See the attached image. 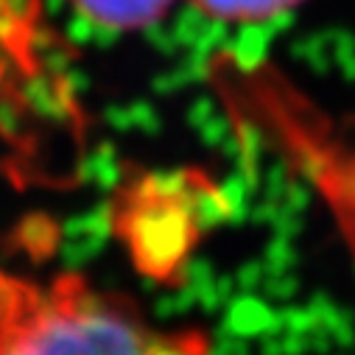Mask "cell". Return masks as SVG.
Wrapping results in <instances>:
<instances>
[{"instance_id":"1","label":"cell","mask_w":355,"mask_h":355,"mask_svg":"<svg viewBox=\"0 0 355 355\" xmlns=\"http://www.w3.org/2000/svg\"><path fill=\"white\" fill-rule=\"evenodd\" d=\"M196 330L151 324L121 294L81 275L34 280L0 269V352H196Z\"/></svg>"},{"instance_id":"2","label":"cell","mask_w":355,"mask_h":355,"mask_svg":"<svg viewBox=\"0 0 355 355\" xmlns=\"http://www.w3.org/2000/svg\"><path fill=\"white\" fill-rule=\"evenodd\" d=\"M76 15L110 31H137L168 15L173 0H70Z\"/></svg>"},{"instance_id":"3","label":"cell","mask_w":355,"mask_h":355,"mask_svg":"<svg viewBox=\"0 0 355 355\" xmlns=\"http://www.w3.org/2000/svg\"><path fill=\"white\" fill-rule=\"evenodd\" d=\"M196 12L216 23H269L275 15L297 9L302 0H191Z\"/></svg>"},{"instance_id":"4","label":"cell","mask_w":355,"mask_h":355,"mask_svg":"<svg viewBox=\"0 0 355 355\" xmlns=\"http://www.w3.org/2000/svg\"><path fill=\"white\" fill-rule=\"evenodd\" d=\"M336 165H333V157L324 151V148H316V146H302L297 151V173L302 176L305 185H322L333 176Z\"/></svg>"},{"instance_id":"5","label":"cell","mask_w":355,"mask_h":355,"mask_svg":"<svg viewBox=\"0 0 355 355\" xmlns=\"http://www.w3.org/2000/svg\"><path fill=\"white\" fill-rule=\"evenodd\" d=\"M333 173H336V188H338L341 199L355 205V162L341 168V171H333Z\"/></svg>"},{"instance_id":"6","label":"cell","mask_w":355,"mask_h":355,"mask_svg":"<svg viewBox=\"0 0 355 355\" xmlns=\"http://www.w3.org/2000/svg\"><path fill=\"white\" fill-rule=\"evenodd\" d=\"M336 64H338L341 76H344L347 81H352V84H355V51H352V53H347V56H341Z\"/></svg>"}]
</instances>
